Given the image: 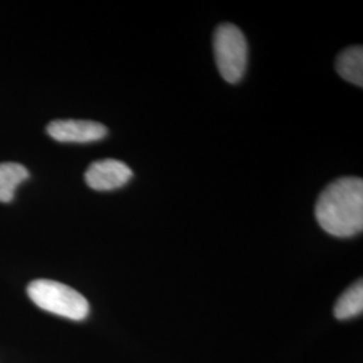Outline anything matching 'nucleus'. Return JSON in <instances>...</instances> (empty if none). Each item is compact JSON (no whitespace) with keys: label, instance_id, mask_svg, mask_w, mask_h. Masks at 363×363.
<instances>
[{"label":"nucleus","instance_id":"f257e3e1","mask_svg":"<svg viewBox=\"0 0 363 363\" xmlns=\"http://www.w3.org/2000/svg\"><path fill=\"white\" fill-rule=\"evenodd\" d=\"M315 216L325 233L354 237L363 229V181L345 177L328 184L319 195Z\"/></svg>","mask_w":363,"mask_h":363},{"label":"nucleus","instance_id":"f03ea898","mask_svg":"<svg viewBox=\"0 0 363 363\" xmlns=\"http://www.w3.org/2000/svg\"><path fill=\"white\" fill-rule=\"evenodd\" d=\"M27 295L40 310L70 320H84L91 307L88 300L72 286L54 280H34L27 286Z\"/></svg>","mask_w":363,"mask_h":363},{"label":"nucleus","instance_id":"7ed1b4c3","mask_svg":"<svg viewBox=\"0 0 363 363\" xmlns=\"http://www.w3.org/2000/svg\"><path fill=\"white\" fill-rule=\"evenodd\" d=\"M214 55L225 81H241L247 66V43L242 31L234 25H220L214 34Z\"/></svg>","mask_w":363,"mask_h":363},{"label":"nucleus","instance_id":"20e7f679","mask_svg":"<svg viewBox=\"0 0 363 363\" xmlns=\"http://www.w3.org/2000/svg\"><path fill=\"white\" fill-rule=\"evenodd\" d=\"M48 133L60 143H93L104 139L108 130L89 120H55L48 125Z\"/></svg>","mask_w":363,"mask_h":363},{"label":"nucleus","instance_id":"39448f33","mask_svg":"<svg viewBox=\"0 0 363 363\" xmlns=\"http://www.w3.org/2000/svg\"><path fill=\"white\" fill-rule=\"evenodd\" d=\"M132 175V169L124 162L103 159L91 163L85 172V182L96 191H111L125 186Z\"/></svg>","mask_w":363,"mask_h":363},{"label":"nucleus","instance_id":"423d86ee","mask_svg":"<svg viewBox=\"0 0 363 363\" xmlns=\"http://www.w3.org/2000/svg\"><path fill=\"white\" fill-rule=\"evenodd\" d=\"M339 76L351 84L363 86V49L362 46H352L339 54L337 60Z\"/></svg>","mask_w":363,"mask_h":363},{"label":"nucleus","instance_id":"0eeeda50","mask_svg":"<svg viewBox=\"0 0 363 363\" xmlns=\"http://www.w3.org/2000/svg\"><path fill=\"white\" fill-rule=\"evenodd\" d=\"M30 172L19 163H0V202L9 203L13 199L15 190L27 181Z\"/></svg>","mask_w":363,"mask_h":363},{"label":"nucleus","instance_id":"6e6552de","mask_svg":"<svg viewBox=\"0 0 363 363\" xmlns=\"http://www.w3.org/2000/svg\"><path fill=\"white\" fill-rule=\"evenodd\" d=\"M363 311L362 280L346 289L335 304L334 315L340 320H346L361 315Z\"/></svg>","mask_w":363,"mask_h":363}]
</instances>
